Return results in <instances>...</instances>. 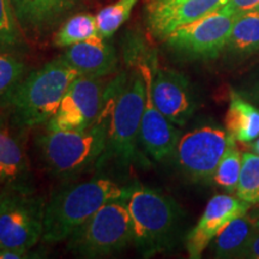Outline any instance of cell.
I'll use <instances>...</instances> for the list:
<instances>
[{"label": "cell", "instance_id": "6da1fadb", "mask_svg": "<svg viewBox=\"0 0 259 259\" xmlns=\"http://www.w3.org/2000/svg\"><path fill=\"white\" fill-rule=\"evenodd\" d=\"M127 78L121 72L107 83L105 107L88 127L70 131H47L37 141L41 160L51 174L67 178L96 167L106 150L112 108Z\"/></svg>", "mask_w": 259, "mask_h": 259}, {"label": "cell", "instance_id": "7a4b0ae2", "mask_svg": "<svg viewBox=\"0 0 259 259\" xmlns=\"http://www.w3.org/2000/svg\"><path fill=\"white\" fill-rule=\"evenodd\" d=\"M77 77L60 56L25 74L3 105L10 120L19 130L47 124Z\"/></svg>", "mask_w": 259, "mask_h": 259}, {"label": "cell", "instance_id": "3957f363", "mask_svg": "<svg viewBox=\"0 0 259 259\" xmlns=\"http://www.w3.org/2000/svg\"><path fill=\"white\" fill-rule=\"evenodd\" d=\"M126 205L132 222L134 246L142 257H154L176 245L184 212L171 197L135 183L128 186Z\"/></svg>", "mask_w": 259, "mask_h": 259}, {"label": "cell", "instance_id": "277c9868", "mask_svg": "<svg viewBox=\"0 0 259 259\" xmlns=\"http://www.w3.org/2000/svg\"><path fill=\"white\" fill-rule=\"evenodd\" d=\"M127 193L128 186H121L107 178H95L60 189L46 203L41 242L66 241L106 203L125 198Z\"/></svg>", "mask_w": 259, "mask_h": 259}, {"label": "cell", "instance_id": "5b68a950", "mask_svg": "<svg viewBox=\"0 0 259 259\" xmlns=\"http://www.w3.org/2000/svg\"><path fill=\"white\" fill-rule=\"evenodd\" d=\"M132 69L127 79L116 96L112 108L106 150L97 168L114 162L120 167L139 164L149 167L150 162L144 151H141V122L144 109L145 79L137 65Z\"/></svg>", "mask_w": 259, "mask_h": 259}, {"label": "cell", "instance_id": "8992f818", "mask_svg": "<svg viewBox=\"0 0 259 259\" xmlns=\"http://www.w3.org/2000/svg\"><path fill=\"white\" fill-rule=\"evenodd\" d=\"M134 245V231L125 198L106 203L74 231L66 247L77 257L106 258Z\"/></svg>", "mask_w": 259, "mask_h": 259}, {"label": "cell", "instance_id": "52a82bcc", "mask_svg": "<svg viewBox=\"0 0 259 259\" xmlns=\"http://www.w3.org/2000/svg\"><path fill=\"white\" fill-rule=\"evenodd\" d=\"M154 52L138 36H130L125 42L124 59L128 66L137 65L145 79L144 109L141 122V147L155 162H166L174 157L180 138L177 125L168 120L155 105L151 93V65Z\"/></svg>", "mask_w": 259, "mask_h": 259}, {"label": "cell", "instance_id": "ba28073f", "mask_svg": "<svg viewBox=\"0 0 259 259\" xmlns=\"http://www.w3.org/2000/svg\"><path fill=\"white\" fill-rule=\"evenodd\" d=\"M46 203L22 181L0 190V247L31 250L42 240Z\"/></svg>", "mask_w": 259, "mask_h": 259}, {"label": "cell", "instance_id": "9c48e42d", "mask_svg": "<svg viewBox=\"0 0 259 259\" xmlns=\"http://www.w3.org/2000/svg\"><path fill=\"white\" fill-rule=\"evenodd\" d=\"M233 145L235 139L226 127L208 122L180 136L173 158L181 173L191 181L208 183Z\"/></svg>", "mask_w": 259, "mask_h": 259}, {"label": "cell", "instance_id": "30bf717a", "mask_svg": "<svg viewBox=\"0 0 259 259\" xmlns=\"http://www.w3.org/2000/svg\"><path fill=\"white\" fill-rule=\"evenodd\" d=\"M235 16L225 5L198 21L177 29L163 42L171 52L186 59H215L225 52Z\"/></svg>", "mask_w": 259, "mask_h": 259}, {"label": "cell", "instance_id": "8fae6325", "mask_svg": "<svg viewBox=\"0 0 259 259\" xmlns=\"http://www.w3.org/2000/svg\"><path fill=\"white\" fill-rule=\"evenodd\" d=\"M107 83L106 78L77 77L46 124L47 131L82 130L94 124L105 107Z\"/></svg>", "mask_w": 259, "mask_h": 259}, {"label": "cell", "instance_id": "7c38bea8", "mask_svg": "<svg viewBox=\"0 0 259 259\" xmlns=\"http://www.w3.org/2000/svg\"><path fill=\"white\" fill-rule=\"evenodd\" d=\"M151 65V93L155 105L178 127L185 126L198 107L190 79L173 69L161 67L154 52Z\"/></svg>", "mask_w": 259, "mask_h": 259}, {"label": "cell", "instance_id": "4fadbf2b", "mask_svg": "<svg viewBox=\"0 0 259 259\" xmlns=\"http://www.w3.org/2000/svg\"><path fill=\"white\" fill-rule=\"evenodd\" d=\"M229 0H149L145 22L150 34L163 41L184 25L198 21L225 6Z\"/></svg>", "mask_w": 259, "mask_h": 259}, {"label": "cell", "instance_id": "5bb4252c", "mask_svg": "<svg viewBox=\"0 0 259 259\" xmlns=\"http://www.w3.org/2000/svg\"><path fill=\"white\" fill-rule=\"evenodd\" d=\"M250 208L251 204L231 194L213 196L206 204L197 225L186 235L185 246L189 257H202L216 235L233 220L247 213Z\"/></svg>", "mask_w": 259, "mask_h": 259}, {"label": "cell", "instance_id": "9a60e30c", "mask_svg": "<svg viewBox=\"0 0 259 259\" xmlns=\"http://www.w3.org/2000/svg\"><path fill=\"white\" fill-rule=\"evenodd\" d=\"M24 35L31 38L47 36L60 27L85 0H10Z\"/></svg>", "mask_w": 259, "mask_h": 259}, {"label": "cell", "instance_id": "2e32d148", "mask_svg": "<svg viewBox=\"0 0 259 259\" xmlns=\"http://www.w3.org/2000/svg\"><path fill=\"white\" fill-rule=\"evenodd\" d=\"M78 76L107 78L116 72L119 65L115 48L105 38H94L67 47L60 56Z\"/></svg>", "mask_w": 259, "mask_h": 259}, {"label": "cell", "instance_id": "e0dca14e", "mask_svg": "<svg viewBox=\"0 0 259 259\" xmlns=\"http://www.w3.org/2000/svg\"><path fill=\"white\" fill-rule=\"evenodd\" d=\"M16 127L9 116L0 115V185L21 181L28 169L27 156Z\"/></svg>", "mask_w": 259, "mask_h": 259}, {"label": "cell", "instance_id": "ac0fdd59", "mask_svg": "<svg viewBox=\"0 0 259 259\" xmlns=\"http://www.w3.org/2000/svg\"><path fill=\"white\" fill-rule=\"evenodd\" d=\"M225 127L240 143H252L259 137V108L236 90H231Z\"/></svg>", "mask_w": 259, "mask_h": 259}, {"label": "cell", "instance_id": "d6986e66", "mask_svg": "<svg viewBox=\"0 0 259 259\" xmlns=\"http://www.w3.org/2000/svg\"><path fill=\"white\" fill-rule=\"evenodd\" d=\"M257 223L253 216L245 213L233 220L213 239V254L216 258H240L245 247L255 233Z\"/></svg>", "mask_w": 259, "mask_h": 259}, {"label": "cell", "instance_id": "ffe728a7", "mask_svg": "<svg viewBox=\"0 0 259 259\" xmlns=\"http://www.w3.org/2000/svg\"><path fill=\"white\" fill-rule=\"evenodd\" d=\"M229 57L246 59L259 52V9L236 15L225 48Z\"/></svg>", "mask_w": 259, "mask_h": 259}, {"label": "cell", "instance_id": "44dd1931", "mask_svg": "<svg viewBox=\"0 0 259 259\" xmlns=\"http://www.w3.org/2000/svg\"><path fill=\"white\" fill-rule=\"evenodd\" d=\"M94 38H102L97 27L96 16L77 14L70 16L58 28L54 35V45L60 48H67L72 45Z\"/></svg>", "mask_w": 259, "mask_h": 259}, {"label": "cell", "instance_id": "7402d4cb", "mask_svg": "<svg viewBox=\"0 0 259 259\" xmlns=\"http://www.w3.org/2000/svg\"><path fill=\"white\" fill-rule=\"evenodd\" d=\"M25 48V35L18 23L10 0H0V52H15Z\"/></svg>", "mask_w": 259, "mask_h": 259}, {"label": "cell", "instance_id": "603a6c76", "mask_svg": "<svg viewBox=\"0 0 259 259\" xmlns=\"http://www.w3.org/2000/svg\"><path fill=\"white\" fill-rule=\"evenodd\" d=\"M139 0H116L96 15L97 27L102 38L112 37L130 18Z\"/></svg>", "mask_w": 259, "mask_h": 259}, {"label": "cell", "instance_id": "cb8c5ba5", "mask_svg": "<svg viewBox=\"0 0 259 259\" xmlns=\"http://www.w3.org/2000/svg\"><path fill=\"white\" fill-rule=\"evenodd\" d=\"M235 194L238 198L251 205L259 204V155L242 154L241 173Z\"/></svg>", "mask_w": 259, "mask_h": 259}, {"label": "cell", "instance_id": "d4e9b609", "mask_svg": "<svg viewBox=\"0 0 259 259\" xmlns=\"http://www.w3.org/2000/svg\"><path fill=\"white\" fill-rule=\"evenodd\" d=\"M25 76V64L15 52H0V106Z\"/></svg>", "mask_w": 259, "mask_h": 259}, {"label": "cell", "instance_id": "484cf974", "mask_svg": "<svg viewBox=\"0 0 259 259\" xmlns=\"http://www.w3.org/2000/svg\"><path fill=\"white\" fill-rule=\"evenodd\" d=\"M241 166L242 153L239 149H236V145H233L227 150L225 156L220 161L211 181L227 193H234L238 186L239 178H240Z\"/></svg>", "mask_w": 259, "mask_h": 259}, {"label": "cell", "instance_id": "4316f807", "mask_svg": "<svg viewBox=\"0 0 259 259\" xmlns=\"http://www.w3.org/2000/svg\"><path fill=\"white\" fill-rule=\"evenodd\" d=\"M238 93L254 105H259V67L252 71L247 78L242 80Z\"/></svg>", "mask_w": 259, "mask_h": 259}, {"label": "cell", "instance_id": "83f0119b", "mask_svg": "<svg viewBox=\"0 0 259 259\" xmlns=\"http://www.w3.org/2000/svg\"><path fill=\"white\" fill-rule=\"evenodd\" d=\"M37 252L24 248H11V247H0V259H29V258H40Z\"/></svg>", "mask_w": 259, "mask_h": 259}, {"label": "cell", "instance_id": "f1b7e54d", "mask_svg": "<svg viewBox=\"0 0 259 259\" xmlns=\"http://www.w3.org/2000/svg\"><path fill=\"white\" fill-rule=\"evenodd\" d=\"M235 15L259 9V0H229L226 4Z\"/></svg>", "mask_w": 259, "mask_h": 259}, {"label": "cell", "instance_id": "f546056e", "mask_svg": "<svg viewBox=\"0 0 259 259\" xmlns=\"http://www.w3.org/2000/svg\"><path fill=\"white\" fill-rule=\"evenodd\" d=\"M240 258L244 259H259V232L255 233L247 246L245 247Z\"/></svg>", "mask_w": 259, "mask_h": 259}, {"label": "cell", "instance_id": "4dcf8cb0", "mask_svg": "<svg viewBox=\"0 0 259 259\" xmlns=\"http://www.w3.org/2000/svg\"><path fill=\"white\" fill-rule=\"evenodd\" d=\"M252 151L259 155V137L254 142H252Z\"/></svg>", "mask_w": 259, "mask_h": 259}, {"label": "cell", "instance_id": "1f68e13d", "mask_svg": "<svg viewBox=\"0 0 259 259\" xmlns=\"http://www.w3.org/2000/svg\"><path fill=\"white\" fill-rule=\"evenodd\" d=\"M253 219L255 220V223H257V227H258V232H259V211L257 213H253Z\"/></svg>", "mask_w": 259, "mask_h": 259}, {"label": "cell", "instance_id": "d6a6232c", "mask_svg": "<svg viewBox=\"0 0 259 259\" xmlns=\"http://www.w3.org/2000/svg\"><path fill=\"white\" fill-rule=\"evenodd\" d=\"M2 186H3V185H0V190H2Z\"/></svg>", "mask_w": 259, "mask_h": 259}]
</instances>
